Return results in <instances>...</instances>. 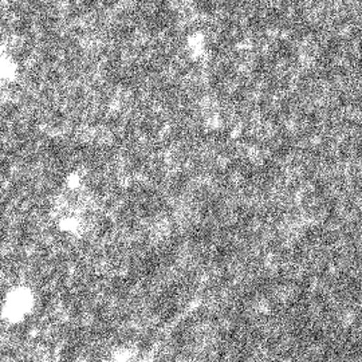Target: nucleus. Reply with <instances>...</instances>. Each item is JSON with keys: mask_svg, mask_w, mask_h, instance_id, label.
Listing matches in <instances>:
<instances>
[{"mask_svg": "<svg viewBox=\"0 0 362 362\" xmlns=\"http://www.w3.org/2000/svg\"><path fill=\"white\" fill-rule=\"evenodd\" d=\"M34 296L27 287H15L6 297L1 309V317L10 322H22L33 310Z\"/></svg>", "mask_w": 362, "mask_h": 362, "instance_id": "nucleus-1", "label": "nucleus"}]
</instances>
